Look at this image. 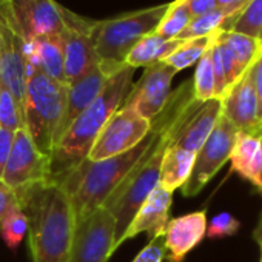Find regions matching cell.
I'll use <instances>...</instances> for the list:
<instances>
[{
	"instance_id": "4dcf8cb0",
	"label": "cell",
	"mask_w": 262,
	"mask_h": 262,
	"mask_svg": "<svg viewBox=\"0 0 262 262\" xmlns=\"http://www.w3.org/2000/svg\"><path fill=\"white\" fill-rule=\"evenodd\" d=\"M0 128L16 133L17 129L25 128L24 113L17 105L16 99L8 90L0 86Z\"/></svg>"
},
{
	"instance_id": "8992f818",
	"label": "cell",
	"mask_w": 262,
	"mask_h": 262,
	"mask_svg": "<svg viewBox=\"0 0 262 262\" xmlns=\"http://www.w3.org/2000/svg\"><path fill=\"white\" fill-rule=\"evenodd\" d=\"M167 10L168 4L96 22L93 40L100 65L113 74L123 68L128 53L141 39L156 31Z\"/></svg>"
},
{
	"instance_id": "4fadbf2b",
	"label": "cell",
	"mask_w": 262,
	"mask_h": 262,
	"mask_svg": "<svg viewBox=\"0 0 262 262\" xmlns=\"http://www.w3.org/2000/svg\"><path fill=\"white\" fill-rule=\"evenodd\" d=\"M48 179L50 158L37 150L25 128L17 129L14 133L11 155L2 174V181L10 188L17 190Z\"/></svg>"
},
{
	"instance_id": "d6986e66",
	"label": "cell",
	"mask_w": 262,
	"mask_h": 262,
	"mask_svg": "<svg viewBox=\"0 0 262 262\" xmlns=\"http://www.w3.org/2000/svg\"><path fill=\"white\" fill-rule=\"evenodd\" d=\"M173 202V191H168L158 185L150 196L142 202L136 214L131 219L128 228L125 230L120 245L141 233H148L150 239L164 234L165 227L170 221V208Z\"/></svg>"
},
{
	"instance_id": "cb8c5ba5",
	"label": "cell",
	"mask_w": 262,
	"mask_h": 262,
	"mask_svg": "<svg viewBox=\"0 0 262 262\" xmlns=\"http://www.w3.org/2000/svg\"><path fill=\"white\" fill-rule=\"evenodd\" d=\"M219 31L211 34V36H205V37H196V39H188L184 40L164 62L167 65H170L173 70H176L178 73L198 63L199 59L207 53V50L213 45V42L216 40Z\"/></svg>"
},
{
	"instance_id": "ab89813d",
	"label": "cell",
	"mask_w": 262,
	"mask_h": 262,
	"mask_svg": "<svg viewBox=\"0 0 262 262\" xmlns=\"http://www.w3.org/2000/svg\"><path fill=\"white\" fill-rule=\"evenodd\" d=\"M259 138H260V145H262V128L259 129Z\"/></svg>"
},
{
	"instance_id": "7402d4cb",
	"label": "cell",
	"mask_w": 262,
	"mask_h": 262,
	"mask_svg": "<svg viewBox=\"0 0 262 262\" xmlns=\"http://www.w3.org/2000/svg\"><path fill=\"white\" fill-rule=\"evenodd\" d=\"M184 40H167L156 33L141 39L125 57V65L131 68H147L153 63L164 62Z\"/></svg>"
},
{
	"instance_id": "7c38bea8",
	"label": "cell",
	"mask_w": 262,
	"mask_h": 262,
	"mask_svg": "<svg viewBox=\"0 0 262 262\" xmlns=\"http://www.w3.org/2000/svg\"><path fill=\"white\" fill-rule=\"evenodd\" d=\"M165 62H158L145 68L142 77L131 86L120 108H131L150 122L161 113L171 94V82L176 76Z\"/></svg>"
},
{
	"instance_id": "3957f363",
	"label": "cell",
	"mask_w": 262,
	"mask_h": 262,
	"mask_svg": "<svg viewBox=\"0 0 262 262\" xmlns=\"http://www.w3.org/2000/svg\"><path fill=\"white\" fill-rule=\"evenodd\" d=\"M133 74L135 68L126 65L114 73L94 102L68 126L50 155L48 181L57 182L88 158L103 125L120 108L123 99L133 86Z\"/></svg>"
},
{
	"instance_id": "f1b7e54d",
	"label": "cell",
	"mask_w": 262,
	"mask_h": 262,
	"mask_svg": "<svg viewBox=\"0 0 262 262\" xmlns=\"http://www.w3.org/2000/svg\"><path fill=\"white\" fill-rule=\"evenodd\" d=\"M0 234L7 247L13 251H16L25 236H28V217L19 202H16L4 217L0 225Z\"/></svg>"
},
{
	"instance_id": "ffe728a7",
	"label": "cell",
	"mask_w": 262,
	"mask_h": 262,
	"mask_svg": "<svg viewBox=\"0 0 262 262\" xmlns=\"http://www.w3.org/2000/svg\"><path fill=\"white\" fill-rule=\"evenodd\" d=\"M230 162L233 171L262 190V145L259 131H237Z\"/></svg>"
},
{
	"instance_id": "836d02e7",
	"label": "cell",
	"mask_w": 262,
	"mask_h": 262,
	"mask_svg": "<svg viewBox=\"0 0 262 262\" xmlns=\"http://www.w3.org/2000/svg\"><path fill=\"white\" fill-rule=\"evenodd\" d=\"M250 71H251L253 86H254V93L257 99V120L262 128V50L257 59L254 60V63L250 67Z\"/></svg>"
},
{
	"instance_id": "277c9868",
	"label": "cell",
	"mask_w": 262,
	"mask_h": 262,
	"mask_svg": "<svg viewBox=\"0 0 262 262\" xmlns=\"http://www.w3.org/2000/svg\"><path fill=\"white\" fill-rule=\"evenodd\" d=\"M158 122L153 119L148 135L136 147L96 162L85 159L56 182L68 194L76 222L103 205L113 190L145 156L158 136Z\"/></svg>"
},
{
	"instance_id": "d6a6232c",
	"label": "cell",
	"mask_w": 262,
	"mask_h": 262,
	"mask_svg": "<svg viewBox=\"0 0 262 262\" xmlns=\"http://www.w3.org/2000/svg\"><path fill=\"white\" fill-rule=\"evenodd\" d=\"M167 254L164 234L150 239V242L139 251V254L131 262H164Z\"/></svg>"
},
{
	"instance_id": "ba28073f",
	"label": "cell",
	"mask_w": 262,
	"mask_h": 262,
	"mask_svg": "<svg viewBox=\"0 0 262 262\" xmlns=\"http://www.w3.org/2000/svg\"><path fill=\"white\" fill-rule=\"evenodd\" d=\"M237 131L239 129L221 114L210 136L196 153L191 174L181 188L184 196H196L224 167V164L230 161Z\"/></svg>"
},
{
	"instance_id": "6da1fadb",
	"label": "cell",
	"mask_w": 262,
	"mask_h": 262,
	"mask_svg": "<svg viewBox=\"0 0 262 262\" xmlns=\"http://www.w3.org/2000/svg\"><path fill=\"white\" fill-rule=\"evenodd\" d=\"M194 100L196 99L193 96L191 79L171 91L165 106L155 117L159 126L155 142L151 144L145 156L138 162V165L123 178V181L103 202L102 207L113 216L116 224L111 253H114L120 247V239L142 202L159 185L164 156L173 142V138L182 119L185 117Z\"/></svg>"
},
{
	"instance_id": "9c48e42d",
	"label": "cell",
	"mask_w": 262,
	"mask_h": 262,
	"mask_svg": "<svg viewBox=\"0 0 262 262\" xmlns=\"http://www.w3.org/2000/svg\"><path fill=\"white\" fill-rule=\"evenodd\" d=\"M151 128V122L131 108H119L103 125L88 161H102L136 147Z\"/></svg>"
},
{
	"instance_id": "7a4b0ae2",
	"label": "cell",
	"mask_w": 262,
	"mask_h": 262,
	"mask_svg": "<svg viewBox=\"0 0 262 262\" xmlns=\"http://www.w3.org/2000/svg\"><path fill=\"white\" fill-rule=\"evenodd\" d=\"M28 217L33 262H68L74 234V214L65 190L51 181L14 190Z\"/></svg>"
},
{
	"instance_id": "d4e9b609",
	"label": "cell",
	"mask_w": 262,
	"mask_h": 262,
	"mask_svg": "<svg viewBox=\"0 0 262 262\" xmlns=\"http://www.w3.org/2000/svg\"><path fill=\"white\" fill-rule=\"evenodd\" d=\"M239 11H230L225 8H219L216 11H211L208 14H204L201 17H196L190 22V25L185 28V31L179 36L181 40L196 39V37H205L211 36L217 31H225L230 19Z\"/></svg>"
},
{
	"instance_id": "f546056e",
	"label": "cell",
	"mask_w": 262,
	"mask_h": 262,
	"mask_svg": "<svg viewBox=\"0 0 262 262\" xmlns=\"http://www.w3.org/2000/svg\"><path fill=\"white\" fill-rule=\"evenodd\" d=\"M193 80V96L198 102H207L216 99L214 93V73L211 63V47L199 59L194 71Z\"/></svg>"
},
{
	"instance_id": "5b68a950",
	"label": "cell",
	"mask_w": 262,
	"mask_h": 262,
	"mask_svg": "<svg viewBox=\"0 0 262 262\" xmlns=\"http://www.w3.org/2000/svg\"><path fill=\"white\" fill-rule=\"evenodd\" d=\"M67 85L28 65V82L24 106L25 129L37 150L48 156L56 144L63 117Z\"/></svg>"
},
{
	"instance_id": "2e32d148",
	"label": "cell",
	"mask_w": 262,
	"mask_h": 262,
	"mask_svg": "<svg viewBox=\"0 0 262 262\" xmlns=\"http://www.w3.org/2000/svg\"><path fill=\"white\" fill-rule=\"evenodd\" d=\"M111 76H113V73H110L99 62L96 67H93L82 77H79L73 83L67 85L65 110H63V117H62V122H60V126L57 131L56 142L62 138V135L76 120V117L94 102V99L100 94V91L103 90L105 83L108 82V79Z\"/></svg>"
},
{
	"instance_id": "8fae6325",
	"label": "cell",
	"mask_w": 262,
	"mask_h": 262,
	"mask_svg": "<svg viewBox=\"0 0 262 262\" xmlns=\"http://www.w3.org/2000/svg\"><path fill=\"white\" fill-rule=\"evenodd\" d=\"M114 219L103 208L76 222L68 262H106L114 242Z\"/></svg>"
},
{
	"instance_id": "484cf974",
	"label": "cell",
	"mask_w": 262,
	"mask_h": 262,
	"mask_svg": "<svg viewBox=\"0 0 262 262\" xmlns=\"http://www.w3.org/2000/svg\"><path fill=\"white\" fill-rule=\"evenodd\" d=\"M222 37L225 39L227 45L230 47L236 65H237V71L242 76L257 59L260 50H262V43L244 36V34H237V33H231V31H222Z\"/></svg>"
},
{
	"instance_id": "9a60e30c",
	"label": "cell",
	"mask_w": 262,
	"mask_h": 262,
	"mask_svg": "<svg viewBox=\"0 0 262 262\" xmlns=\"http://www.w3.org/2000/svg\"><path fill=\"white\" fill-rule=\"evenodd\" d=\"M221 114H222L221 99H211L207 102L194 100V103L182 119L171 145L187 151L198 153L213 131Z\"/></svg>"
},
{
	"instance_id": "5bb4252c",
	"label": "cell",
	"mask_w": 262,
	"mask_h": 262,
	"mask_svg": "<svg viewBox=\"0 0 262 262\" xmlns=\"http://www.w3.org/2000/svg\"><path fill=\"white\" fill-rule=\"evenodd\" d=\"M10 7L27 40L60 34L62 13L54 0H10Z\"/></svg>"
},
{
	"instance_id": "e575fe53",
	"label": "cell",
	"mask_w": 262,
	"mask_h": 262,
	"mask_svg": "<svg viewBox=\"0 0 262 262\" xmlns=\"http://www.w3.org/2000/svg\"><path fill=\"white\" fill-rule=\"evenodd\" d=\"M13 142H14V133H13V131L0 128V179H2L7 162L10 159Z\"/></svg>"
},
{
	"instance_id": "52a82bcc",
	"label": "cell",
	"mask_w": 262,
	"mask_h": 262,
	"mask_svg": "<svg viewBox=\"0 0 262 262\" xmlns=\"http://www.w3.org/2000/svg\"><path fill=\"white\" fill-rule=\"evenodd\" d=\"M25 47L27 39L13 16L10 0H0V86L11 93L22 113L28 82Z\"/></svg>"
},
{
	"instance_id": "4316f807",
	"label": "cell",
	"mask_w": 262,
	"mask_h": 262,
	"mask_svg": "<svg viewBox=\"0 0 262 262\" xmlns=\"http://www.w3.org/2000/svg\"><path fill=\"white\" fill-rule=\"evenodd\" d=\"M191 20L193 17L184 0H174L173 4H168V10L155 33L162 39L174 40L179 39Z\"/></svg>"
},
{
	"instance_id": "83f0119b",
	"label": "cell",
	"mask_w": 262,
	"mask_h": 262,
	"mask_svg": "<svg viewBox=\"0 0 262 262\" xmlns=\"http://www.w3.org/2000/svg\"><path fill=\"white\" fill-rule=\"evenodd\" d=\"M228 31L248 36L262 43V0H250L236 16Z\"/></svg>"
},
{
	"instance_id": "44dd1931",
	"label": "cell",
	"mask_w": 262,
	"mask_h": 262,
	"mask_svg": "<svg viewBox=\"0 0 262 262\" xmlns=\"http://www.w3.org/2000/svg\"><path fill=\"white\" fill-rule=\"evenodd\" d=\"M25 51H27V59H28L30 67L67 85L65 56H63V43H62L60 34L27 40Z\"/></svg>"
},
{
	"instance_id": "f35d334b",
	"label": "cell",
	"mask_w": 262,
	"mask_h": 262,
	"mask_svg": "<svg viewBox=\"0 0 262 262\" xmlns=\"http://www.w3.org/2000/svg\"><path fill=\"white\" fill-rule=\"evenodd\" d=\"M260 193H262V190H260ZM253 236L256 237V241H257L259 244H262V217H260V221H259V225H257V228L254 230Z\"/></svg>"
},
{
	"instance_id": "603a6c76",
	"label": "cell",
	"mask_w": 262,
	"mask_h": 262,
	"mask_svg": "<svg viewBox=\"0 0 262 262\" xmlns=\"http://www.w3.org/2000/svg\"><path fill=\"white\" fill-rule=\"evenodd\" d=\"M194 159H196V153L170 145L164 156L159 185L168 191L182 188L191 174Z\"/></svg>"
},
{
	"instance_id": "d590c367",
	"label": "cell",
	"mask_w": 262,
	"mask_h": 262,
	"mask_svg": "<svg viewBox=\"0 0 262 262\" xmlns=\"http://www.w3.org/2000/svg\"><path fill=\"white\" fill-rule=\"evenodd\" d=\"M184 2H185L193 19L201 17L204 14H208V13L221 8L217 0H184Z\"/></svg>"
},
{
	"instance_id": "1f68e13d",
	"label": "cell",
	"mask_w": 262,
	"mask_h": 262,
	"mask_svg": "<svg viewBox=\"0 0 262 262\" xmlns=\"http://www.w3.org/2000/svg\"><path fill=\"white\" fill-rule=\"evenodd\" d=\"M241 228V222L230 213L224 211L221 214H216L208 224H207V233L205 236L210 239H219L233 236Z\"/></svg>"
},
{
	"instance_id": "74e56055",
	"label": "cell",
	"mask_w": 262,
	"mask_h": 262,
	"mask_svg": "<svg viewBox=\"0 0 262 262\" xmlns=\"http://www.w3.org/2000/svg\"><path fill=\"white\" fill-rule=\"evenodd\" d=\"M217 2L221 8H225L230 11H241L250 0H217Z\"/></svg>"
},
{
	"instance_id": "e0dca14e",
	"label": "cell",
	"mask_w": 262,
	"mask_h": 262,
	"mask_svg": "<svg viewBox=\"0 0 262 262\" xmlns=\"http://www.w3.org/2000/svg\"><path fill=\"white\" fill-rule=\"evenodd\" d=\"M207 224L205 211H194L170 219L164 231V242L167 248L165 260L182 262L185 256L205 237Z\"/></svg>"
},
{
	"instance_id": "60d3db41",
	"label": "cell",
	"mask_w": 262,
	"mask_h": 262,
	"mask_svg": "<svg viewBox=\"0 0 262 262\" xmlns=\"http://www.w3.org/2000/svg\"><path fill=\"white\" fill-rule=\"evenodd\" d=\"M260 245H262V244H260ZM260 262H262V259H260Z\"/></svg>"
},
{
	"instance_id": "30bf717a",
	"label": "cell",
	"mask_w": 262,
	"mask_h": 262,
	"mask_svg": "<svg viewBox=\"0 0 262 262\" xmlns=\"http://www.w3.org/2000/svg\"><path fill=\"white\" fill-rule=\"evenodd\" d=\"M60 37L65 56V82L70 85L99 63L93 40L96 22L80 17L63 7H60Z\"/></svg>"
},
{
	"instance_id": "8d00e7d4",
	"label": "cell",
	"mask_w": 262,
	"mask_h": 262,
	"mask_svg": "<svg viewBox=\"0 0 262 262\" xmlns=\"http://www.w3.org/2000/svg\"><path fill=\"white\" fill-rule=\"evenodd\" d=\"M17 202V196L13 188H10L2 179H0V225L4 217L10 211V208Z\"/></svg>"
},
{
	"instance_id": "ac0fdd59",
	"label": "cell",
	"mask_w": 262,
	"mask_h": 262,
	"mask_svg": "<svg viewBox=\"0 0 262 262\" xmlns=\"http://www.w3.org/2000/svg\"><path fill=\"white\" fill-rule=\"evenodd\" d=\"M222 116H225L239 131H259L257 99L253 86L250 68L237 79V82L224 94Z\"/></svg>"
}]
</instances>
